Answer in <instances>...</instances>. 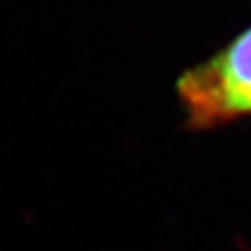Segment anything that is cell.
I'll return each mask as SVG.
<instances>
[{
	"label": "cell",
	"instance_id": "cell-1",
	"mask_svg": "<svg viewBox=\"0 0 251 251\" xmlns=\"http://www.w3.org/2000/svg\"><path fill=\"white\" fill-rule=\"evenodd\" d=\"M188 131H212L251 117V28L176 79Z\"/></svg>",
	"mask_w": 251,
	"mask_h": 251
}]
</instances>
